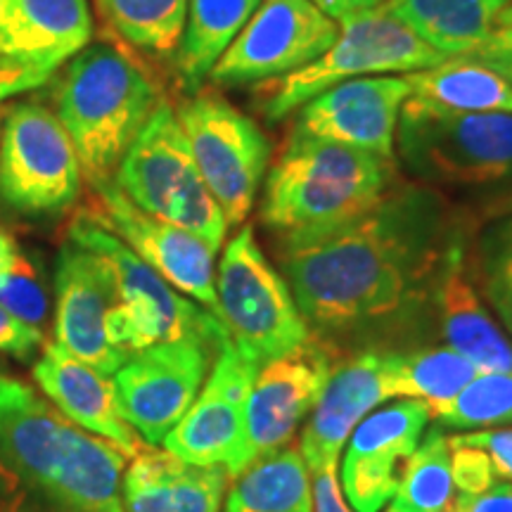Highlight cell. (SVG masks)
Here are the masks:
<instances>
[{"label": "cell", "mask_w": 512, "mask_h": 512, "mask_svg": "<svg viewBox=\"0 0 512 512\" xmlns=\"http://www.w3.org/2000/svg\"><path fill=\"white\" fill-rule=\"evenodd\" d=\"M337 465H325L311 470L313 512H354L344 501L342 486L337 479Z\"/></svg>", "instance_id": "cell-38"}, {"label": "cell", "mask_w": 512, "mask_h": 512, "mask_svg": "<svg viewBox=\"0 0 512 512\" xmlns=\"http://www.w3.org/2000/svg\"><path fill=\"white\" fill-rule=\"evenodd\" d=\"M465 266L482 302L512 339V204L470 228Z\"/></svg>", "instance_id": "cell-30"}, {"label": "cell", "mask_w": 512, "mask_h": 512, "mask_svg": "<svg viewBox=\"0 0 512 512\" xmlns=\"http://www.w3.org/2000/svg\"><path fill=\"white\" fill-rule=\"evenodd\" d=\"M465 249L467 235L448 256L434 290L432 320L446 347L475 363L479 373H512V339L472 285L465 266Z\"/></svg>", "instance_id": "cell-23"}, {"label": "cell", "mask_w": 512, "mask_h": 512, "mask_svg": "<svg viewBox=\"0 0 512 512\" xmlns=\"http://www.w3.org/2000/svg\"><path fill=\"white\" fill-rule=\"evenodd\" d=\"M335 349L311 335L306 344L259 368L245 403V460L290 446L309 418L337 361Z\"/></svg>", "instance_id": "cell-16"}, {"label": "cell", "mask_w": 512, "mask_h": 512, "mask_svg": "<svg viewBox=\"0 0 512 512\" xmlns=\"http://www.w3.org/2000/svg\"><path fill=\"white\" fill-rule=\"evenodd\" d=\"M384 512H399V510H396V508H394V505H389V508H387V510H384Z\"/></svg>", "instance_id": "cell-45"}, {"label": "cell", "mask_w": 512, "mask_h": 512, "mask_svg": "<svg viewBox=\"0 0 512 512\" xmlns=\"http://www.w3.org/2000/svg\"><path fill=\"white\" fill-rule=\"evenodd\" d=\"M57 119L88 183L112 178L164 98L140 64L112 43H91L60 69Z\"/></svg>", "instance_id": "cell-4"}, {"label": "cell", "mask_w": 512, "mask_h": 512, "mask_svg": "<svg viewBox=\"0 0 512 512\" xmlns=\"http://www.w3.org/2000/svg\"><path fill=\"white\" fill-rule=\"evenodd\" d=\"M114 304L117 285L110 264L67 238L55 264V344L107 377L126 363L107 335Z\"/></svg>", "instance_id": "cell-18"}, {"label": "cell", "mask_w": 512, "mask_h": 512, "mask_svg": "<svg viewBox=\"0 0 512 512\" xmlns=\"http://www.w3.org/2000/svg\"><path fill=\"white\" fill-rule=\"evenodd\" d=\"M17 254H19V247L15 238H12L8 230L0 228V275L10 271V266L15 264Z\"/></svg>", "instance_id": "cell-42"}, {"label": "cell", "mask_w": 512, "mask_h": 512, "mask_svg": "<svg viewBox=\"0 0 512 512\" xmlns=\"http://www.w3.org/2000/svg\"><path fill=\"white\" fill-rule=\"evenodd\" d=\"M337 34L339 22L311 0H261L207 81L221 88L278 81L318 60Z\"/></svg>", "instance_id": "cell-12"}, {"label": "cell", "mask_w": 512, "mask_h": 512, "mask_svg": "<svg viewBox=\"0 0 512 512\" xmlns=\"http://www.w3.org/2000/svg\"><path fill=\"white\" fill-rule=\"evenodd\" d=\"M396 164L415 183H512V112H456L408 98L396 128Z\"/></svg>", "instance_id": "cell-6"}, {"label": "cell", "mask_w": 512, "mask_h": 512, "mask_svg": "<svg viewBox=\"0 0 512 512\" xmlns=\"http://www.w3.org/2000/svg\"><path fill=\"white\" fill-rule=\"evenodd\" d=\"M0 306L31 328H41L48 318V292L34 259L19 249L15 264L0 275Z\"/></svg>", "instance_id": "cell-34"}, {"label": "cell", "mask_w": 512, "mask_h": 512, "mask_svg": "<svg viewBox=\"0 0 512 512\" xmlns=\"http://www.w3.org/2000/svg\"><path fill=\"white\" fill-rule=\"evenodd\" d=\"M41 347V330L31 328L0 306V354H8L17 361H31Z\"/></svg>", "instance_id": "cell-37"}, {"label": "cell", "mask_w": 512, "mask_h": 512, "mask_svg": "<svg viewBox=\"0 0 512 512\" xmlns=\"http://www.w3.org/2000/svg\"><path fill=\"white\" fill-rule=\"evenodd\" d=\"M384 389L389 399H413L427 408L448 403L479 375V368L451 347L382 351Z\"/></svg>", "instance_id": "cell-28"}, {"label": "cell", "mask_w": 512, "mask_h": 512, "mask_svg": "<svg viewBox=\"0 0 512 512\" xmlns=\"http://www.w3.org/2000/svg\"><path fill=\"white\" fill-rule=\"evenodd\" d=\"M444 62L430 46L387 10L375 8L339 22L335 43L304 69L264 83L261 112L268 124L292 117L304 102L316 98L337 83L366 76H403Z\"/></svg>", "instance_id": "cell-9"}, {"label": "cell", "mask_w": 512, "mask_h": 512, "mask_svg": "<svg viewBox=\"0 0 512 512\" xmlns=\"http://www.w3.org/2000/svg\"><path fill=\"white\" fill-rule=\"evenodd\" d=\"M451 475L458 496H477L498 482L489 456L475 446L451 444Z\"/></svg>", "instance_id": "cell-35"}, {"label": "cell", "mask_w": 512, "mask_h": 512, "mask_svg": "<svg viewBox=\"0 0 512 512\" xmlns=\"http://www.w3.org/2000/svg\"><path fill=\"white\" fill-rule=\"evenodd\" d=\"M219 318L242 356L256 368L290 354L311 339L287 280L242 226L226 242L216 266Z\"/></svg>", "instance_id": "cell-8"}, {"label": "cell", "mask_w": 512, "mask_h": 512, "mask_svg": "<svg viewBox=\"0 0 512 512\" xmlns=\"http://www.w3.org/2000/svg\"><path fill=\"white\" fill-rule=\"evenodd\" d=\"M67 238L93 249L112 268L117 304L107 320V335L126 361L164 342H195L219 351L230 339L226 325L214 313L166 283L91 211L76 216Z\"/></svg>", "instance_id": "cell-5"}, {"label": "cell", "mask_w": 512, "mask_h": 512, "mask_svg": "<svg viewBox=\"0 0 512 512\" xmlns=\"http://www.w3.org/2000/svg\"><path fill=\"white\" fill-rule=\"evenodd\" d=\"M458 501L451 475V446L439 425L425 430L408 460L406 472L392 498L399 512H451Z\"/></svg>", "instance_id": "cell-31"}, {"label": "cell", "mask_w": 512, "mask_h": 512, "mask_svg": "<svg viewBox=\"0 0 512 512\" xmlns=\"http://www.w3.org/2000/svg\"><path fill=\"white\" fill-rule=\"evenodd\" d=\"M394 183L396 159L290 133L261 185L259 219L278 247L311 240L356 219Z\"/></svg>", "instance_id": "cell-3"}, {"label": "cell", "mask_w": 512, "mask_h": 512, "mask_svg": "<svg viewBox=\"0 0 512 512\" xmlns=\"http://www.w3.org/2000/svg\"><path fill=\"white\" fill-rule=\"evenodd\" d=\"M112 181L145 214L188 230L214 252L226 245V216L204 183L176 110L166 100L121 157Z\"/></svg>", "instance_id": "cell-7"}, {"label": "cell", "mask_w": 512, "mask_h": 512, "mask_svg": "<svg viewBox=\"0 0 512 512\" xmlns=\"http://www.w3.org/2000/svg\"><path fill=\"white\" fill-rule=\"evenodd\" d=\"M510 0H384L382 8L399 19L444 60L482 46L503 27Z\"/></svg>", "instance_id": "cell-25"}, {"label": "cell", "mask_w": 512, "mask_h": 512, "mask_svg": "<svg viewBox=\"0 0 512 512\" xmlns=\"http://www.w3.org/2000/svg\"><path fill=\"white\" fill-rule=\"evenodd\" d=\"M174 110L228 228L242 226L266 181L271 140L252 117L214 91L192 93Z\"/></svg>", "instance_id": "cell-10"}, {"label": "cell", "mask_w": 512, "mask_h": 512, "mask_svg": "<svg viewBox=\"0 0 512 512\" xmlns=\"http://www.w3.org/2000/svg\"><path fill=\"white\" fill-rule=\"evenodd\" d=\"M411 98L456 112H512V83L486 64L448 57L430 69L406 74Z\"/></svg>", "instance_id": "cell-29"}, {"label": "cell", "mask_w": 512, "mask_h": 512, "mask_svg": "<svg viewBox=\"0 0 512 512\" xmlns=\"http://www.w3.org/2000/svg\"><path fill=\"white\" fill-rule=\"evenodd\" d=\"M501 19H503V22H505V24H510V27H512V0H510V3H508V8H505V10H503V15H501Z\"/></svg>", "instance_id": "cell-44"}, {"label": "cell", "mask_w": 512, "mask_h": 512, "mask_svg": "<svg viewBox=\"0 0 512 512\" xmlns=\"http://www.w3.org/2000/svg\"><path fill=\"white\" fill-rule=\"evenodd\" d=\"M427 422V403L413 399L384 406L358 422L342 463V486L354 512H380L392 501Z\"/></svg>", "instance_id": "cell-20"}, {"label": "cell", "mask_w": 512, "mask_h": 512, "mask_svg": "<svg viewBox=\"0 0 512 512\" xmlns=\"http://www.w3.org/2000/svg\"><path fill=\"white\" fill-rule=\"evenodd\" d=\"M93 41L88 0H0V69L19 93L48 83Z\"/></svg>", "instance_id": "cell-17"}, {"label": "cell", "mask_w": 512, "mask_h": 512, "mask_svg": "<svg viewBox=\"0 0 512 512\" xmlns=\"http://www.w3.org/2000/svg\"><path fill=\"white\" fill-rule=\"evenodd\" d=\"M451 512H512V482H496L477 496H458Z\"/></svg>", "instance_id": "cell-39"}, {"label": "cell", "mask_w": 512, "mask_h": 512, "mask_svg": "<svg viewBox=\"0 0 512 512\" xmlns=\"http://www.w3.org/2000/svg\"><path fill=\"white\" fill-rule=\"evenodd\" d=\"M451 444L475 446L489 456L494 465L496 477L512 482V427H496V430H477L470 434H456L448 437Z\"/></svg>", "instance_id": "cell-36"}, {"label": "cell", "mask_w": 512, "mask_h": 512, "mask_svg": "<svg viewBox=\"0 0 512 512\" xmlns=\"http://www.w3.org/2000/svg\"><path fill=\"white\" fill-rule=\"evenodd\" d=\"M81 178L57 114L36 100L12 105L0 131V202L27 219H53L79 200Z\"/></svg>", "instance_id": "cell-11"}, {"label": "cell", "mask_w": 512, "mask_h": 512, "mask_svg": "<svg viewBox=\"0 0 512 512\" xmlns=\"http://www.w3.org/2000/svg\"><path fill=\"white\" fill-rule=\"evenodd\" d=\"M382 351L358 349L337 356L323 394L306 420L299 451L309 470L337 465L358 422L387 401Z\"/></svg>", "instance_id": "cell-21"}, {"label": "cell", "mask_w": 512, "mask_h": 512, "mask_svg": "<svg viewBox=\"0 0 512 512\" xmlns=\"http://www.w3.org/2000/svg\"><path fill=\"white\" fill-rule=\"evenodd\" d=\"M408 98L406 76L337 83L294 112L292 133L396 159V128Z\"/></svg>", "instance_id": "cell-19"}, {"label": "cell", "mask_w": 512, "mask_h": 512, "mask_svg": "<svg viewBox=\"0 0 512 512\" xmlns=\"http://www.w3.org/2000/svg\"><path fill=\"white\" fill-rule=\"evenodd\" d=\"M19 93V83H17V76L5 72V69H0V102L5 98H12V95Z\"/></svg>", "instance_id": "cell-43"}, {"label": "cell", "mask_w": 512, "mask_h": 512, "mask_svg": "<svg viewBox=\"0 0 512 512\" xmlns=\"http://www.w3.org/2000/svg\"><path fill=\"white\" fill-rule=\"evenodd\" d=\"M467 230L437 188L399 181L356 219L278 247L280 273L311 335L337 354L396 351L434 323V290Z\"/></svg>", "instance_id": "cell-1"}, {"label": "cell", "mask_w": 512, "mask_h": 512, "mask_svg": "<svg viewBox=\"0 0 512 512\" xmlns=\"http://www.w3.org/2000/svg\"><path fill=\"white\" fill-rule=\"evenodd\" d=\"M216 354L204 344L164 342L133 354L114 373L119 411L143 444H164L195 403Z\"/></svg>", "instance_id": "cell-13"}, {"label": "cell", "mask_w": 512, "mask_h": 512, "mask_svg": "<svg viewBox=\"0 0 512 512\" xmlns=\"http://www.w3.org/2000/svg\"><path fill=\"white\" fill-rule=\"evenodd\" d=\"M430 420L460 432L512 427V373H479L458 396L430 408Z\"/></svg>", "instance_id": "cell-33"}, {"label": "cell", "mask_w": 512, "mask_h": 512, "mask_svg": "<svg viewBox=\"0 0 512 512\" xmlns=\"http://www.w3.org/2000/svg\"><path fill=\"white\" fill-rule=\"evenodd\" d=\"M98 207L91 214L124 245L157 271L171 287L195 299L219 318L216 252L188 230L145 214L117 188L112 178L91 183ZM221 320V318H219Z\"/></svg>", "instance_id": "cell-15"}, {"label": "cell", "mask_w": 512, "mask_h": 512, "mask_svg": "<svg viewBox=\"0 0 512 512\" xmlns=\"http://www.w3.org/2000/svg\"><path fill=\"white\" fill-rule=\"evenodd\" d=\"M259 368L240 354L233 339L219 349L200 394L181 422L166 434L164 451L190 465H219L230 479L247 467L245 403Z\"/></svg>", "instance_id": "cell-14"}, {"label": "cell", "mask_w": 512, "mask_h": 512, "mask_svg": "<svg viewBox=\"0 0 512 512\" xmlns=\"http://www.w3.org/2000/svg\"><path fill=\"white\" fill-rule=\"evenodd\" d=\"M0 512H29V489L3 460H0Z\"/></svg>", "instance_id": "cell-40"}, {"label": "cell", "mask_w": 512, "mask_h": 512, "mask_svg": "<svg viewBox=\"0 0 512 512\" xmlns=\"http://www.w3.org/2000/svg\"><path fill=\"white\" fill-rule=\"evenodd\" d=\"M261 0H188L176 74L190 95L202 91L214 64L245 29Z\"/></svg>", "instance_id": "cell-26"}, {"label": "cell", "mask_w": 512, "mask_h": 512, "mask_svg": "<svg viewBox=\"0 0 512 512\" xmlns=\"http://www.w3.org/2000/svg\"><path fill=\"white\" fill-rule=\"evenodd\" d=\"M98 8L133 48L174 57L181 46L188 0H98Z\"/></svg>", "instance_id": "cell-32"}, {"label": "cell", "mask_w": 512, "mask_h": 512, "mask_svg": "<svg viewBox=\"0 0 512 512\" xmlns=\"http://www.w3.org/2000/svg\"><path fill=\"white\" fill-rule=\"evenodd\" d=\"M0 460L29 489V512H126L124 451L12 377H0Z\"/></svg>", "instance_id": "cell-2"}, {"label": "cell", "mask_w": 512, "mask_h": 512, "mask_svg": "<svg viewBox=\"0 0 512 512\" xmlns=\"http://www.w3.org/2000/svg\"><path fill=\"white\" fill-rule=\"evenodd\" d=\"M34 380L48 401L74 425L107 439L126 458H133L145 444L119 411L114 382L57 344H46L34 363Z\"/></svg>", "instance_id": "cell-22"}, {"label": "cell", "mask_w": 512, "mask_h": 512, "mask_svg": "<svg viewBox=\"0 0 512 512\" xmlns=\"http://www.w3.org/2000/svg\"><path fill=\"white\" fill-rule=\"evenodd\" d=\"M228 482L219 465H190L145 444L121 477V503L126 512H219Z\"/></svg>", "instance_id": "cell-24"}, {"label": "cell", "mask_w": 512, "mask_h": 512, "mask_svg": "<svg viewBox=\"0 0 512 512\" xmlns=\"http://www.w3.org/2000/svg\"><path fill=\"white\" fill-rule=\"evenodd\" d=\"M313 5L320 12L335 19V22H342V19L361 15V12L380 8L384 0H311Z\"/></svg>", "instance_id": "cell-41"}, {"label": "cell", "mask_w": 512, "mask_h": 512, "mask_svg": "<svg viewBox=\"0 0 512 512\" xmlns=\"http://www.w3.org/2000/svg\"><path fill=\"white\" fill-rule=\"evenodd\" d=\"M226 512H313L311 475L299 444L249 463L226 491Z\"/></svg>", "instance_id": "cell-27"}]
</instances>
